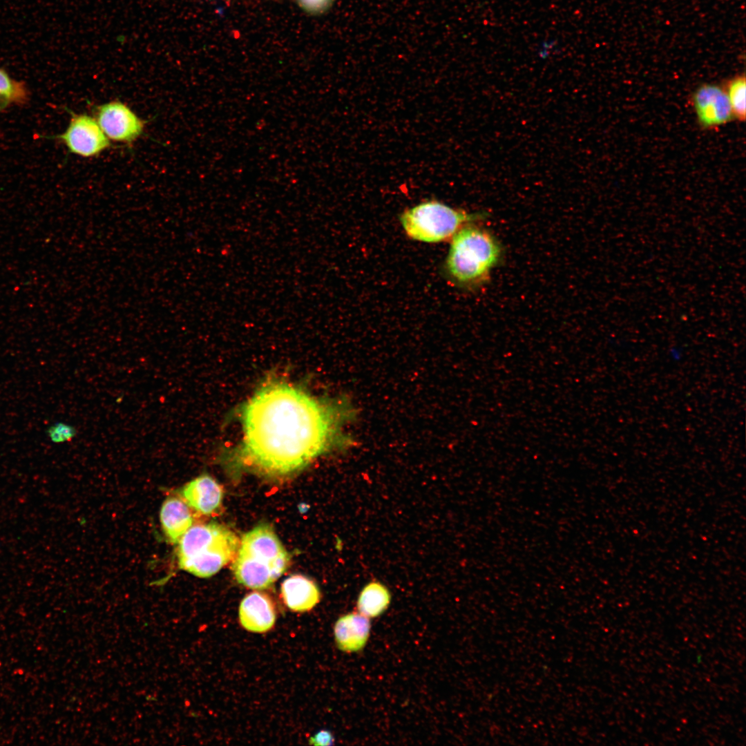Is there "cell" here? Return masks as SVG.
<instances>
[{
    "instance_id": "cell-1",
    "label": "cell",
    "mask_w": 746,
    "mask_h": 746,
    "mask_svg": "<svg viewBox=\"0 0 746 746\" xmlns=\"http://www.w3.org/2000/svg\"><path fill=\"white\" fill-rule=\"evenodd\" d=\"M350 415L342 403L315 398L285 381H269L242 408L238 457L264 475H294L338 443Z\"/></svg>"
},
{
    "instance_id": "cell-2",
    "label": "cell",
    "mask_w": 746,
    "mask_h": 746,
    "mask_svg": "<svg viewBox=\"0 0 746 746\" xmlns=\"http://www.w3.org/2000/svg\"><path fill=\"white\" fill-rule=\"evenodd\" d=\"M290 560V555L274 529L260 524L242 537L231 568L239 584L262 590L271 586L287 570Z\"/></svg>"
},
{
    "instance_id": "cell-3",
    "label": "cell",
    "mask_w": 746,
    "mask_h": 746,
    "mask_svg": "<svg viewBox=\"0 0 746 746\" xmlns=\"http://www.w3.org/2000/svg\"><path fill=\"white\" fill-rule=\"evenodd\" d=\"M240 539L217 522L192 525L178 542L179 568L202 578L211 577L236 556Z\"/></svg>"
},
{
    "instance_id": "cell-4",
    "label": "cell",
    "mask_w": 746,
    "mask_h": 746,
    "mask_svg": "<svg viewBox=\"0 0 746 746\" xmlns=\"http://www.w3.org/2000/svg\"><path fill=\"white\" fill-rule=\"evenodd\" d=\"M501 255L497 239L486 230L469 223L452 238L446 268L459 285L477 286L486 282Z\"/></svg>"
},
{
    "instance_id": "cell-5",
    "label": "cell",
    "mask_w": 746,
    "mask_h": 746,
    "mask_svg": "<svg viewBox=\"0 0 746 746\" xmlns=\"http://www.w3.org/2000/svg\"><path fill=\"white\" fill-rule=\"evenodd\" d=\"M485 216L430 200L403 211L400 220L410 238L425 242H439L452 239L461 227Z\"/></svg>"
},
{
    "instance_id": "cell-6",
    "label": "cell",
    "mask_w": 746,
    "mask_h": 746,
    "mask_svg": "<svg viewBox=\"0 0 746 746\" xmlns=\"http://www.w3.org/2000/svg\"><path fill=\"white\" fill-rule=\"evenodd\" d=\"M70 114V119L66 131L48 138L59 140L69 153L83 157L97 156L111 146L108 138L95 117L72 111Z\"/></svg>"
},
{
    "instance_id": "cell-7",
    "label": "cell",
    "mask_w": 746,
    "mask_h": 746,
    "mask_svg": "<svg viewBox=\"0 0 746 746\" xmlns=\"http://www.w3.org/2000/svg\"><path fill=\"white\" fill-rule=\"evenodd\" d=\"M95 118L108 140L125 144L135 141L145 127L144 122L126 104L117 100L97 106Z\"/></svg>"
},
{
    "instance_id": "cell-8",
    "label": "cell",
    "mask_w": 746,
    "mask_h": 746,
    "mask_svg": "<svg viewBox=\"0 0 746 746\" xmlns=\"http://www.w3.org/2000/svg\"><path fill=\"white\" fill-rule=\"evenodd\" d=\"M692 102L698 121L703 128L718 127L734 118L726 91L720 86L701 85L693 94Z\"/></svg>"
},
{
    "instance_id": "cell-9",
    "label": "cell",
    "mask_w": 746,
    "mask_h": 746,
    "mask_svg": "<svg viewBox=\"0 0 746 746\" xmlns=\"http://www.w3.org/2000/svg\"><path fill=\"white\" fill-rule=\"evenodd\" d=\"M238 616L240 623L245 629L254 633H265L275 624L276 606L269 595L254 591L245 595L241 601Z\"/></svg>"
},
{
    "instance_id": "cell-10",
    "label": "cell",
    "mask_w": 746,
    "mask_h": 746,
    "mask_svg": "<svg viewBox=\"0 0 746 746\" xmlns=\"http://www.w3.org/2000/svg\"><path fill=\"white\" fill-rule=\"evenodd\" d=\"M181 493L190 508L204 515L217 513L223 499L222 488L208 475H202L188 482Z\"/></svg>"
},
{
    "instance_id": "cell-11",
    "label": "cell",
    "mask_w": 746,
    "mask_h": 746,
    "mask_svg": "<svg viewBox=\"0 0 746 746\" xmlns=\"http://www.w3.org/2000/svg\"><path fill=\"white\" fill-rule=\"evenodd\" d=\"M370 618L356 612L347 613L336 622L334 638L338 648L347 653L357 652L366 645L370 638Z\"/></svg>"
},
{
    "instance_id": "cell-12",
    "label": "cell",
    "mask_w": 746,
    "mask_h": 746,
    "mask_svg": "<svg viewBox=\"0 0 746 746\" xmlns=\"http://www.w3.org/2000/svg\"><path fill=\"white\" fill-rule=\"evenodd\" d=\"M280 594L286 606L298 613L310 611L321 600L316 584L301 575H294L285 579L281 584Z\"/></svg>"
},
{
    "instance_id": "cell-13",
    "label": "cell",
    "mask_w": 746,
    "mask_h": 746,
    "mask_svg": "<svg viewBox=\"0 0 746 746\" xmlns=\"http://www.w3.org/2000/svg\"><path fill=\"white\" fill-rule=\"evenodd\" d=\"M160 519L165 536L173 544L178 543L193 524L190 507L176 497H169L163 502Z\"/></svg>"
},
{
    "instance_id": "cell-14",
    "label": "cell",
    "mask_w": 746,
    "mask_h": 746,
    "mask_svg": "<svg viewBox=\"0 0 746 746\" xmlns=\"http://www.w3.org/2000/svg\"><path fill=\"white\" fill-rule=\"evenodd\" d=\"M391 595L388 589L379 582L367 584L359 594L358 612L368 618L381 615L388 607Z\"/></svg>"
},
{
    "instance_id": "cell-15",
    "label": "cell",
    "mask_w": 746,
    "mask_h": 746,
    "mask_svg": "<svg viewBox=\"0 0 746 746\" xmlns=\"http://www.w3.org/2000/svg\"><path fill=\"white\" fill-rule=\"evenodd\" d=\"M29 99L30 92L26 84L12 79L0 68V112L13 105H24Z\"/></svg>"
},
{
    "instance_id": "cell-16",
    "label": "cell",
    "mask_w": 746,
    "mask_h": 746,
    "mask_svg": "<svg viewBox=\"0 0 746 746\" xmlns=\"http://www.w3.org/2000/svg\"><path fill=\"white\" fill-rule=\"evenodd\" d=\"M729 99L734 117L744 122L746 115L745 90L746 82L744 75L731 79L725 89Z\"/></svg>"
},
{
    "instance_id": "cell-17",
    "label": "cell",
    "mask_w": 746,
    "mask_h": 746,
    "mask_svg": "<svg viewBox=\"0 0 746 746\" xmlns=\"http://www.w3.org/2000/svg\"><path fill=\"white\" fill-rule=\"evenodd\" d=\"M49 439L55 443L70 441L77 434L76 429L68 424L57 422L46 429Z\"/></svg>"
},
{
    "instance_id": "cell-18",
    "label": "cell",
    "mask_w": 746,
    "mask_h": 746,
    "mask_svg": "<svg viewBox=\"0 0 746 746\" xmlns=\"http://www.w3.org/2000/svg\"><path fill=\"white\" fill-rule=\"evenodd\" d=\"M300 5L307 11L317 13L325 11L332 0H298Z\"/></svg>"
},
{
    "instance_id": "cell-19",
    "label": "cell",
    "mask_w": 746,
    "mask_h": 746,
    "mask_svg": "<svg viewBox=\"0 0 746 746\" xmlns=\"http://www.w3.org/2000/svg\"><path fill=\"white\" fill-rule=\"evenodd\" d=\"M334 737L327 730H321L309 739V744L315 745H329L334 743Z\"/></svg>"
},
{
    "instance_id": "cell-20",
    "label": "cell",
    "mask_w": 746,
    "mask_h": 746,
    "mask_svg": "<svg viewBox=\"0 0 746 746\" xmlns=\"http://www.w3.org/2000/svg\"><path fill=\"white\" fill-rule=\"evenodd\" d=\"M555 41L547 40L542 42L539 47V55L542 57H547L551 50H553L556 46Z\"/></svg>"
}]
</instances>
